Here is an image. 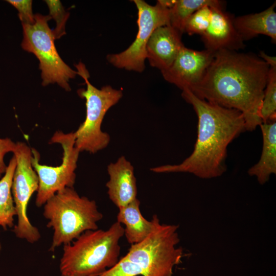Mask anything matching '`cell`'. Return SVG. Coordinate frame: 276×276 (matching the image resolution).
Here are the masks:
<instances>
[{
  "instance_id": "cell-12",
  "label": "cell",
  "mask_w": 276,
  "mask_h": 276,
  "mask_svg": "<svg viewBox=\"0 0 276 276\" xmlns=\"http://www.w3.org/2000/svg\"><path fill=\"white\" fill-rule=\"evenodd\" d=\"M212 9L210 25L201 35L206 49L216 52L244 48V41L235 29L233 17L223 10L222 5L214 6Z\"/></svg>"
},
{
  "instance_id": "cell-26",
  "label": "cell",
  "mask_w": 276,
  "mask_h": 276,
  "mask_svg": "<svg viewBox=\"0 0 276 276\" xmlns=\"http://www.w3.org/2000/svg\"><path fill=\"white\" fill-rule=\"evenodd\" d=\"M259 57L268 64L269 67H276V58L267 55L264 52L260 51Z\"/></svg>"
},
{
  "instance_id": "cell-15",
  "label": "cell",
  "mask_w": 276,
  "mask_h": 276,
  "mask_svg": "<svg viewBox=\"0 0 276 276\" xmlns=\"http://www.w3.org/2000/svg\"><path fill=\"white\" fill-rule=\"evenodd\" d=\"M140 201L136 198L125 206L119 208L117 222L125 225L124 235L131 245L138 243L146 238L155 227L158 217L153 216L151 221L142 215Z\"/></svg>"
},
{
  "instance_id": "cell-16",
  "label": "cell",
  "mask_w": 276,
  "mask_h": 276,
  "mask_svg": "<svg viewBox=\"0 0 276 276\" xmlns=\"http://www.w3.org/2000/svg\"><path fill=\"white\" fill-rule=\"evenodd\" d=\"M275 3L259 13L233 18L237 33L244 41L260 34L268 36L276 41Z\"/></svg>"
},
{
  "instance_id": "cell-19",
  "label": "cell",
  "mask_w": 276,
  "mask_h": 276,
  "mask_svg": "<svg viewBox=\"0 0 276 276\" xmlns=\"http://www.w3.org/2000/svg\"><path fill=\"white\" fill-rule=\"evenodd\" d=\"M222 2L217 0H175L169 9V25L181 34L190 17L205 5H218Z\"/></svg>"
},
{
  "instance_id": "cell-21",
  "label": "cell",
  "mask_w": 276,
  "mask_h": 276,
  "mask_svg": "<svg viewBox=\"0 0 276 276\" xmlns=\"http://www.w3.org/2000/svg\"><path fill=\"white\" fill-rule=\"evenodd\" d=\"M214 6L217 5H205L195 12L187 20L184 32L190 35L196 34L201 36L210 25L212 14V7Z\"/></svg>"
},
{
  "instance_id": "cell-4",
  "label": "cell",
  "mask_w": 276,
  "mask_h": 276,
  "mask_svg": "<svg viewBox=\"0 0 276 276\" xmlns=\"http://www.w3.org/2000/svg\"><path fill=\"white\" fill-rule=\"evenodd\" d=\"M43 205L47 226L53 230L50 251L72 243L86 231L98 229L103 217L95 200L80 196L73 188L57 192Z\"/></svg>"
},
{
  "instance_id": "cell-8",
  "label": "cell",
  "mask_w": 276,
  "mask_h": 276,
  "mask_svg": "<svg viewBox=\"0 0 276 276\" xmlns=\"http://www.w3.org/2000/svg\"><path fill=\"white\" fill-rule=\"evenodd\" d=\"M133 2L137 8L138 16V31L135 39L125 51L108 54L106 59L117 68L141 73L145 68L148 41L155 29L169 25V9L175 0H159L154 6L143 0Z\"/></svg>"
},
{
  "instance_id": "cell-28",
  "label": "cell",
  "mask_w": 276,
  "mask_h": 276,
  "mask_svg": "<svg viewBox=\"0 0 276 276\" xmlns=\"http://www.w3.org/2000/svg\"><path fill=\"white\" fill-rule=\"evenodd\" d=\"M61 276H66V275H61Z\"/></svg>"
},
{
  "instance_id": "cell-17",
  "label": "cell",
  "mask_w": 276,
  "mask_h": 276,
  "mask_svg": "<svg viewBox=\"0 0 276 276\" xmlns=\"http://www.w3.org/2000/svg\"><path fill=\"white\" fill-rule=\"evenodd\" d=\"M262 133L263 146L258 162L248 171L256 177L261 185L267 182L272 174H276V122L262 123L260 125Z\"/></svg>"
},
{
  "instance_id": "cell-24",
  "label": "cell",
  "mask_w": 276,
  "mask_h": 276,
  "mask_svg": "<svg viewBox=\"0 0 276 276\" xmlns=\"http://www.w3.org/2000/svg\"><path fill=\"white\" fill-rule=\"evenodd\" d=\"M7 2L15 7L18 12V17L23 24L34 23V14L32 11V1L7 0Z\"/></svg>"
},
{
  "instance_id": "cell-20",
  "label": "cell",
  "mask_w": 276,
  "mask_h": 276,
  "mask_svg": "<svg viewBox=\"0 0 276 276\" xmlns=\"http://www.w3.org/2000/svg\"><path fill=\"white\" fill-rule=\"evenodd\" d=\"M260 116L262 123L276 120V67L269 68Z\"/></svg>"
},
{
  "instance_id": "cell-6",
  "label": "cell",
  "mask_w": 276,
  "mask_h": 276,
  "mask_svg": "<svg viewBox=\"0 0 276 276\" xmlns=\"http://www.w3.org/2000/svg\"><path fill=\"white\" fill-rule=\"evenodd\" d=\"M52 18L49 15L34 14L35 22L32 25L22 24L23 39L22 49L34 54L39 60L42 85L57 83L66 91H71V79L77 71L66 64L58 54L54 41V35L48 24Z\"/></svg>"
},
{
  "instance_id": "cell-7",
  "label": "cell",
  "mask_w": 276,
  "mask_h": 276,
  "mask_svg": "<svg viewBox=\"0 0 276 276\" xmlns=\"http://www.w3.org/2000/svg\"><path fill=\"white\" fill-rule=\"evenodd\" d=\"M178 225L161 224L158 219L150 234L142 241L131 245L124 256L143 270L144 276H172L173 268L183 255L176 247L180 239Z\"/></svg>"
},
{
  "instance_id": "cell-14",
  "label": "cell",
  "mask_w": 276,
  "mask_h": 276,
  "mask_svg": "<svg viewBox=\"0 0 276 276\" xmlns=\"http://www.w3.org/2000/svg\"><path fill=\"white\" fill-rule=\"evenodd\" d=\"M107 193L109 199L118 208L136 198L137 190L134 168L124 156L110 163L107 166Z\"/></svg>"
},
{
  "instance_id": "cell-2",
  "label": "cell",
  "mask_w": 276,
  "mask_h": 276,
  "mask_svg": "<svg viewBox=\"0 0 276 276\" xmlns=\"http://www.w3.org/2000/svg\"><path fill=\"white\" fill-rule=\"evenodd\" d=\"M182 97L191 104L198 117V134L191 154L181 163L153 167L154 173H189L203 179L215 178L226 171L228 145L246 131L242 114L202 100L189 89Z\"/></svg>"
},
{
  "instance_id": "cell-25",
  "label": "cell",
  "mask_w": 276,
  "mask_h": 276,
  "mask_svg": "<svg viewBox=\"0 0 276 276\" xmlns=\"http://www.w3.org/2000/svg\"><path fill=\"white\" fill-rule=\"evenodd\" d=\"M15 144L9 138H0V178L5 173L7 168L4 157L7 153L13 152Z\"/></svg>"
},
{
  "instance_id": "cell-27",
  "label": "cell",
  "mask_w": 276,
  "mask_h": 276,
  "mask_svg": "<svg viewBox=\"0 0 276 276\" xmlns=\"http://www.w3.org/2000/svg\"><path fill=\"white\" fill-rule=\"evenodd\" d=\"M1 249H2V245H1V243H0V252L1 251Z\"/></svg>"
},
{
  "instance_id": "cell-3",
  "label": "cell",
  "mask_w": 276,
  "mask_h": 276,
  "mask_svg": "<svg viewBox=\"0 0 276 276\" xmlns=\"http://www.w3.org/2000/svg\"><path fill=\"white\" fill-rule=\"evenodd\" d=\"M124 227L116 221L107 230L87 231L63 245L60 260L61 275L97 276L119 261V242Z\"/></svg>"
},
{
  "instance_id": "cell-23",
  "label": "cell",
  "mask_w": 276,
  "mask_h": 276,
  "mask_svg": "<svg viewBox=\"0 0 276 276\" xmlns=\"http://www.w3.org/2000/svg\"><path fill=\"white\" fill-rule=\"evenodd\" d=\"M139 275L144 276V272L142 268L136 263L123 257L113 266L97 276H137Z\"/></svg>"
},
{
  "instance_id": "cell-13",
  "label": "cell",
  "mask_w": 276,
  "mask_h": 276,
  "mask_svg": "<svg viewBox=\"0 0 276 276\" xmlns=\"http://www.w3.org/2000/svg\"><path fill=\"white\" fill-rule=\"evenodd\" d=\"M181 34L169 25L160 27L151 34L146 45V59L160 71L169 67L185 46Z\"/></svg>"
},
{
  "instance_id": "cell-10",
  "label": "cell",
  "mask_w": 276,
  "mask_h": 276,
  "mask_svg": "<svg viewBox=\"0 0 276 276\" xmlns=\"http://www.w3.org/2000/svg\"><path fill=\"white\" fill-rule=\"evenodd\" d=\"M13 155L17 165L13 176L12 193L16 211L17 224L13 232L16 237L30 243L38 241L41 235L38 229L33 225L27 214L28 205L33 193L37 191L39 180L31 164V148L26 143H16Z\"/></svg>"
},
{
  "instance_id": "cell-1",
  "label": "cell",
  "mask_w": 276,
  "mask_h": 276,
  "mask_svg": "<svg viewBox=\"0 0 276 276\" xmlns=\"http://www.w3.org/2000/svg\"><path fill=\"white\" fill-rule=\"evenodd\" d=\"M269 66L249 53L220 50L200 81L191 90L198 98L240 111L247 131L262 123L260 112Z\"/></svg>"
},
{
  "instance_id": "cell-11",
  "label": "cell",
  "mask_w": 276,
  "mask_h": 276,
  "mask_svg": "<svg viewBox=\"0 0 276 276\" xmlns=\"http://www.w3.org/2000/svg\"><path fill=\"white\" fill-rule=\"evenodd\" d=\"M215 52L196 51L185 46L171 65L161 71L163 77L182 90H191L203 78Z\"/></svg>"
},
{
  "instance_id": "cell-5",
  "label": "cell",
  "mask_w": 276,
  "mask_h": 276,
  "mask_svg": "<svg viewBox=\"0 0 276 276\" xmlns=\"http://www.w3.org/2000/svg\"><path fill=\"white\" fill-rule=\"evenodd\" d=\"M76 66L86 88L77 91L79 97L85 100L86 116L74 132L75 146L80 152L94 154L106 148L110 143V136L102 130V123L108 110L122 98L123 93L110 85L100 89L95 87L88 81L89 74L84 65L79 63Z\"/></svg>"
},
{
  "instance_id": "cell-22",
  "label": "cell",
  "mask_w": 276,
  "mask_h": 276,
  "mask_svg": "<svg viewBox=\"0 0 276 276\" xmlns=\"http://www.w3.org/2000/svg\"><path fill=\"white\" fill-rule=\"evenodd\" d=\"M49 9V15L56 22V27L53 30L55 39L60 38L66 34L65 24L70 16V13L66 11L61 3L58 0H46Z\"/></svg>"
},
{
  "instance_id": "cell-9",
  "label": "cell",
  "mask_w": 276,
  "mask_h": 276,
  "mask_svg": "<svg viewBox=\"0 0 276 276\" xmlns=\"http://www.w3.org/2000/svg\"><path fill=\"white\" fill-rule=\"evenodd\" d=\"M50 143L59 144L62 148V161L59 166L53 167L40 164L39 152L31 148V164L39 180L35 200L37 207L44 205L57 192L67 187L73 188L76 180L75 170L80 151L75 146L74 132L64 133L57 131L51 139Z\"/></svg>"
},
{
  "instance_id": "cell-18",
  "label": "cell",
  "mask_w": 276,
  "mask_h": 276,
  "mask_svg": "<svg viewBox=\"0 0 276 276\" xmlns=\"http://www.w3.org/2000/svg\"><path fill=\"white\" fill-rule=\"evenodd\" d=\"M17 165L13 155L0 179V226L4 230L14 227V217L16 216L12 193L13 176Z\"/></svg>"
}]
</instances>
